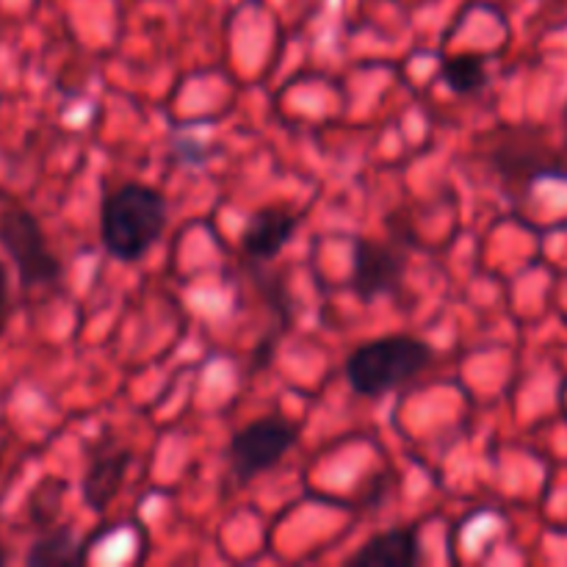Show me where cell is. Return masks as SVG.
I'll return each mask as SVG.
<instances>
[{
	"instance_id": "obj_4",
	"label": "cell",
	"mask_w": 567,
	"mask_h": 567,
	"mask_svg": "<svg viewBox=\"0 0 567 567\" xmlns=\"http://www.w3.org/2000/svg\"><path fill=\"white\" fill-rule=\"evenodd\" d=\"M0 244L25 288L59 280L61 260L50 249L42 225L31 210L14 208L0 216Z\"/></svg>"
},
{
	"instance_id": "obj_11",
	"label": "cell",
	"mask_w": 567,
	"mask_h": 567,
	"mask_svg": "<svg viewBox=\"0 0 567 567\" xmlns=\"http://www.w3.org/2000/svg\"><path fill=\"white\" fill-rule=\"evenodd\" d=\"M6 319H9V271L0 264V332H3Z\"/></svg>"
},
{
	"instance_id": "obj_6",
	"label": "cell",
	"mask_w": 567,
	"mask_h": 567,
	"mask_svg": "<svg viewBox=\"0 0 567 567\" xmlns=\"http://www.w3.org/2000/svg\"><path fill=\"white\" fill-rule=\"evenodd\" d=\"M302 216L291 214L286 208H264L247 221L241 233V249L244 255L255 260H271L280 255V249L297 233Z\"/></svg>"
},
{
	"instance_id": "obj_8",
	"label": "cell",
	"mask_w": 567,
	"mask_h": 567,
	"mask_svg": "<svg viewBox=\"0 0 567 567\" xmlns=\"http://www.w3.org/2000/svg\"><path fill=\"white\" fill-rule=\"evenodd\" d=\"M127 465H131V452L127 449H103L97 457H92L81 482L83 502H86L92 513H103L114 502V496L122 487V480H125Z\"/></svg>"
},
{
	"instance_id": "obj_12",
	"label": "cell",
	"mask_w": 567,
	"mask_h": 567,
	"mask_svg": "<svg viewBox=\"0 0 567 567\" xmlns=\"http://www.w3.org/2000/svg\"><path fill=\"white\" fill-rule=\"evenodd\" d=\"M6 563V554H0V565H3Z\"/></svg>"
},
{
	"instance_id": "obj_7",
	"label": "cell",
	"mask_w": 567,
	"mask_h": 567,
	"mask_svg": "<svg viewBox=\"0 0 567 567\" xmlns=\"http://www.w3.org/2000/svg\"><path fill=\"white\" fill-rule=\"evenodd\" d=\"M421 563V543L415 526L380 532L349 557L354 567H410Z\"/></svg>"
},
{
	"instance_id": "obj_2",
	"label": "cell",
	"mask_w": 567,
	"mask_h": 567,
	"mask_svg": "<svg viewBox=\"0 0 567 567\" xmlns=\"http://www.w3.org/2000/svg\"><path fill=\"white\" fill-rule=\"evenodd\" d=\"M435 349L410 332L371 338L347 358V382L358 396L380 399L430 369Z\"/></svg>"
},
{
	"instance_id": "obj_9",
	"label": "cell",
	"mask_w": 567,
	"mask_h": 567,
	"mask_svg": "<svg viewBox=\"0 0 567 567\" xmlns=\"http://www.w3.org/2000/svg\"><path fill=\"white\" fill-rule=\"evenodd\" d=\"M83 543L78 540L75 532L70 526H59V529L48 532V535L39 537L25 554V563L33 567L44 565H78L83 563Z\"/></svg>"
},
{
	"instance_id": "obj_1",
	"label": "cell",
	"mask_w": 567,
	"mask_h": 567,
	"mask_svg": "<svg viewBox=\"0 0 567 567\" xmlns=\"http://www.w3.org/2000/svg\"><path fill=\"white\" fill-rule=\"evenodd\" d=\"M169 225V203L147 183H122L100 205V241L105 252L125 264H136L164 236Z\"/></svg>"
},
{
	"instance_id": "obj_3",
	"label": "cell",
	"mask_w": 567,
	"mask_h": 567,
	"mask_svg": "<svg viewBox=\"0 0 567 567\" xmlns=\"http://www.w3.org/2000/svg\"><path fill=\"white\" fill-rule=\"evenodd\" d=\"M297 441L299 426L282 415H264V419L249 421L230 441L233 474L241 485H247L255 476L277 468L282 457L297 446Z\"/></svg>"
},
{
	"instance_id": "obj_10",
	"label": "cell",
	"mask_w": 567,
	"mask_h": 567,
	"mask_svg": "<svg viewBox=\"0 0 567 567\" xmlns=\"http://www.w3.org/2000/svg\"><path fill=\"white\" fill-rule=\"evenodd\" d=\"M441 78L454 94H476L487 86V59L485 55H452L443 61Z\"/></svg>"
},
{
	"instance_id": "obj_5",
	"label": "cell",
	"mask_w": 567,
	"mask_h": 567,
	"mask_svg": "<svg viewBox=\"0 0 567 567\" xmlns=\"http://www.w3.org/2000/svg\"><path fill=\"white\" fill-rule=\"evenodd\" d=\"M408 271V255L385 241L354 238L352 241V277L349 288L363 302H377L380 297L396 291Z\"/></svg>"
}]
</instances>
